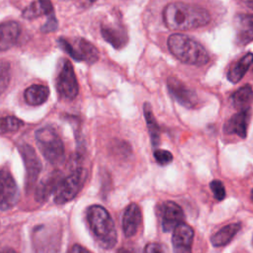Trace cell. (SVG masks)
I'll list each match as a JSON object with an SVG mask.
<instances>
[{
    "instance_id": "1",
    "label": "cell",
    "mask_w": 253,
    "mask_h": 253,
    "mask_svg": "<svg viewBox=\"0 0 253 253\" xmlns=\"http://www.w3.org/2000/svg\"><path fill=\"white\" fill-rule=\"evenodd\" d=\"M163 20L170 30L187 31L208 25L211 21V16L210 13L201 6L183 2H173L164 8Z\"/></svg>"
},
{
    "instance_id": "2",
    "label": "cell",
    "mask_w": 253,
    "mask_h": 253,
    "mask_svg": "<svg viewBox=\"0 0 253 253\" xmlns=\"http://www.w3.org/2000/svg\"><path fill=\"white\" fill-rule=\"evenodd\" d=\"M167 45L170 52L183 63L200 66L210 60L206 48L189 36L173 34L168 38Z\"/></svg>"
},
{
    "instance_id": "3",
    "label": "cell",
    "mask_w": 253,
    "mask_h": 253,
    "mask_svg": "<svg viewBox=\"0 0 253 253\" xmlns=\"http://www.w3.org/2000/svg\"><path fill=\"white\" fill-rule=\"evenodd\" d=\"M87 221L91 231L105 249L113 248L117 243V230L114 220L109 211L101 206H91L87 211Z\"/></svg>"
},
{
    "instance_id": "4",
    "label": "cell",
    "mask_w": 253,
    "mask_h": 253,
    "mask_svg": "<svg viewBox=\"0 0 253 253\" xmlns=\"http://www.w3.org/2000/svg\"><path fill=\"white\" fill-rule=\"evenodd\" d=\"M37 145L43 157L51 164L62 163L65 157L64 144L56 130L51 126H43L35 133Z\"/></svg>"
},
{
    "instance_id": "5",
    "label": "cell",
    "mask_w": 253,
    "mask_h": 253,
    "mask_svg": "<svg viewBox=\"0 0 253 253\" xmlns=\"http://www.w3.org/2000/svg\"><path fill=\"white\" fill-rule=\"evenodd\" d=\"M86 177V170L79 167L67 177L61 178L54 191V202L57 205H62L73 200L82 189Z\"/></svg>"
},
{
    "instance_id": "6",
    "label": "cell",
    "mask_w": 253,
    "mask_h": 253,
    "mask_svg": "<svg viewBox=\"0 0 253 253\" xmlns=\"http://www.w3.org/2000/svg\"><path fill=\"white\" fill-rule=\"evenodd\" d=\"M58 45L70 57L76 61H86L89 64L96 62L99 59V51L94 44L85 39L79 38L74 42H68L66 39L59 38L57 40Z\"/></svg>"
},
{
    "instance_id": "7",
    "label": "cell",
    "mask_w": 253,
    "mask_h": 253,
    "mask_svg": "<svg viewBox=\"0 0 253 253\" xmlns=\"http://www.w3.org/2000/svg\"><path fill=\"white\" fill-rule=\"evenodd\" d=\"M56 90L60 99L71 101L76 98L79 91L77 78L72 63L68 59L61 62L56 76Z\"/></svg>"
},
{
    "instance_id": "8",
    "label": "cell",
    "mask_w": 253,
    "mask_h": 253,
    "mask_svg": "<svg viewBox=\"0 0 253 253\" xmlns=\"http://www.w3.org/2000/svg\"><path fill=\"white\" fill-rule=\"evenodd\" d=\"M167 88L173 99L180 105L189 109H194L199 106L200 99L197 93L178 78L174 76L168 77Z\"/></svg>"
},
{
    "instance_id": "9",
    "label": "cell",
    "mask_w": 253,
    "mask_h": 253,
    "mask_svg": "<svg viewBox=\"0 0 253 253\" xmlns=\"http://www.w3.org/2000/svg\"><path fill=\"white\" fill-rule=\"evenodd\" d=\"M101 35L116 49L123 48L128 41L126 29L119 20L103 21L101 24Z\"/></svg>"
},
{
    "instance_id": "10",
    "label": "cell",
    "mask_w": 253,
    "mask_h": 253,
    "mask_svg": "<svg viewBox=\"0 0 253 253\" xmlns=\"http://www.w3.org/2000/svg\"><path fill=\"white\" fill-rule=\"evenodd\" d=\"M159 217L163 231L169 232L174 230L178 225L184 223L185 215L179 205L172 201L163 202L159 206Z\"/></svg>"
},
{
    "instance_id": "11",
    "label": "cell",
    "mask_w": 253,
    "mask_h": 253,
    "mask_svg": "<svg viewBox=\"0 0 253 253\" xmlns=\"http://www.w3.org/2000/svg\"><path fill=\"white\" fill-rule=\"evenodd\" d=\"M26 168V189L31 190L42 170V163L35 149L29 144H22L19 147Z\"/></svg>"
},
{
    "instance_id": "12",
    "label": "cell",
    "mask_w": 253,
    "mask_h": 253,
    "mask_svg": "<svg viewBox=\"0 0 253 253\" xmlns=\"http://www.w3.org/2000/svg\"><path fill=\"white\" fill-rule=\"evenodd\" d=\"M19 200L18 186L6 170H0V210H9Z\"/></svg>"
},
{
    "instance_id": "13",
    "label": "cell",
    "mask_w": 253,
    "mask_h": 253,
    "mask_svg": "<svg viewBox=\"0 0 253 253\" xmlns=\"http://www.w3.org/2000/svg\"><path fill=\"white\" fill-rule=\"evenodd\" d=\"M194 240L193 228L186 224L181 223L173 230L172 245L174 253H192V245Z\"/></svg>"
},
{
    "instance_id": "14",
    "label": "cell",
    "mask_w": 253,
    "mask_h": 253,
    "mask_svg": "<svg viewBox=\"0 0 253 253\" xmlns=\"http://www.w3.org/2000/svg\"><path fill=\"white\" fill-rule=\"evenodd\" d=\"M235 42L245 45L253 40V14H238L234 21Z\"/></svg>"
},
{
    "instance_id": "15",
    "label": "cell",
    "mask_w": 253,
    "mask_h": 253,
    "mask_svg": "<svg viewBox=\"0 0 253 253\" xmlns=\"http://www.w3.org/2000/svg\"><path fill=\"white\" fill-rule=\"evenodd\" d=\"M251 117V110L247 109L233 115L224 125V131L229 134H237L241 138L247 135V127Z\"/></svg>"
},
{
    "instance_id": "16",
    "label": "cell",
    "mask_w": 253,
    "mask_h": 253,
    "mask_svg": "<svg viewBox=\"0 0 253 253\" xmlns=\"http://www.w3.org/2000/svg\"><path fill=\"white\" fill-rule=\"evenodd\" d=\"M141 223V211L139 207L131 203L125 210L123 216V229L126 237L133 236Z\"/></svg>"
},
{
    "instance_id": "17",
    "label": "cell",
    "mask_w": 253,
    "mask_h": 253,
    "mask_svg": "<svg viewBox=\"0 0 253 253\" xmlns=\"http://www.w3.org/2000/svg\"><path fill=\"white\" fill-rule=\"evenodd\" d=\"M20 31V25L15 21L0 24V51H5L16 44Z\"/></svg>"
},
{
    "instance_id": "18",
    "label": "cell",
    "mask_w": 253,
    "mask_h": 253,
    "mask_svg": "<svg viewBox=\"0 0 253 253\" xmlns=\"http://www.w3.org/2000/svg\"><path fill=\"white\" fill-rule=\"evenodd\" d=\"M42 15H46V20L56 18L50 0H36L27 6L22 13V16L28 20H33Z\"/></svg>"
},
{
    "instance_id": "19",
    "label": "cell",
    "mask_w": 253,
    "mask_h": 253,
    "mask_svg": "<svg viewBox=\"0 0 253 253\" xmlns=\"http://www.w3.org/2000/svg\"><path fill=\"white\" fill-rule=\"evenodd\" d=\"M49 96V89L45 85L34 84L25 90L24 97L27 104L31 106H40L46 102Z\"/></svg>"
},
{
    "instance_id": "20",
    "label": "cell",
    "mask_w": 253,
    "mask_h": 253,
    "mask_svg": "<svg viewBox=\"0 0 253 253\" xmlns=\"http://www.w3.org/2000/svg\"><path fill=\"white\" fill-rule=\"evenodd\" d=\"M253 62V53L248 52L235 62L227 72V79L231 83L239 82Z\"/></svg>"
},
{
    "instance_id": "21",
    "label": "cell",
    "mask_w": 253,
    "mask_h": 253,
    "mask_svg": "<svg viewBox=\"0 0 253 253\" xmlns=\"http://www.w3.org/2000/svg\"><path fill=\"white\" fill-rule=\"evenodd\" d=\"M240 223H230L221 227L211 237V244L215 247L226 245L232 240V238L240 230Z\"/></svg>"
},
{
    "instance_id": "22",
    "label": "cell",
    "mask_w": 253,
    "mask_h": 253,
    "mask_svg": "<svg viewBox=\"0 0 253 253\" xmlns=\"http://www.w3.org/2000/svg\"><path fill=\"white\" fill-rule=\"evenodd\" d=\"M232 106L239 112L250 109V104L253 100V90L250 85H244L240 87L235 93L232 94L231 98Z\"/></svg>"
},
{
    "instance_id": "23",
    "label": "cell",
    "mask_w": 253,
    "mask_h": 253,
    "mask_svg": "<svg viewBox=\"0 0 253 253\" xmlns=\"http://www.w3.org/2000/svg\"><path fill=\"white\" fill-rule=\"evenodd\" d=\"M143 115H144V119L148 128V132L150 135L152 146L156 147L160 143V128L153 115L151 106L147 102L143 104Z\"/></svg>"
},
{
    "instance_id": "24",
    "label": "cell",
    "mask_w": 253,
    "mask_h": 253,
    "mask_svg": "<svg viewBox=\"0 0 253 253\" xmlns=\"http://www.w3.org/2000/svg\"><path fill=\"white\" fill-rule=\"evenodd\" d=\"M61 180L60 173L53 172L45 180H42V183L38 186L36 191L37 200L42 202L48 198L52 191H55L59 181Z\"/></svg>"
},
{
    "instance_id": "25",
    "label": "cell",
    "mask_w": 253,
    "mask_h": 253,
    "mask_svg": "<svg viewBox=\"0 0 253 253\" xmlns=\"http://www.w3.org/2000/svg\"><path fill=\"white\" fill-rule=\"evenodd\" d=\"M23 121L14 116L0 118V133L17 131L20 127L23 126Z\"/></svg>"
},
{
    "instance_id": "26",
    "label": "cell",
    "mask_w": 253,
    "mask_h": 253,
    "mask_svg": "<svg viewBox=\"0 0 253 253\" xmlns=\"http://www.w3.org/2000/svg\"><path fill=\"white\" fill-rule=\"evenodd\" d=\"M11 80L10 62L4 59L0 60V95L7 89Z\"/></svg>"
},
{
    "instance_id": "27",
    "label": "cell",
    "mask_w": 253,
    "mask_h": 253,
    "mask_svg": "<svg viewBox=\"0 0 253 253\" xmlns=\"http://www.w3.org/2000/svg\"><path fill=\"white\" fill-rule=\"evenodd\" d=\"M154 158L156 162L162 166L167 165L172 162L173 160V155L170 151L165 150V149H156L153 153Z\"/></svg>"
},
{
    "instance_id": "28",
    "label": "cell",
    "mask_w": 253,
    "mask_h": 253,
    "mask_svg": "<svg viewBox=\"0 0 253 253\" xmlns=\"http://www.w3.org/2000/svg\"><path fill=\"white\" fill-rule=\"evenodd\" d=\"M210 187H211V190L216 200L222 201L225 198V188L221 181L213 180L211 182Z\"/></svg>"
},
{
    "instance_id": "29",
    "label": "cell",
    "mask_w": 253,
    "mask_h": 253,
    "mask_svg": "<svg viewBox=\"0 0 253 253\" xmlns=\"http://www.w3.org/2000/svg\"><path fill=\"white\" fill-rule=\"evenodd\" d=\"M143 253H166V250L161 244L151 242L144 247Z\"/></svg>"
},
{
    "instance_id": "30",
    "label": "cell",
    "mask_w": 253,
    "mask_h": 253,
    "mask_svg": "<svg viewBox=\"0 0 253 253\" xmlns=\"http://www.w3.org/2000/svg\"><path fill=\"white\" fill-rule=\"evenodd\" d=\"M69 253H92V252H90L88 249H86L85 247H83L79 244H74L71 247Z\"/></svg>"
},
{
    "instance_id": "31",
    "label": "cell",
    "mask_w": 253,
    "mask_h": 253,
    "mask_svg": "<svg viewBox=\"0 0 253 253\" xmlns=\"http://www.w3.org/2000/svg\"><path fill=\"white\" fill-rule=\"evenodd\" d=\"M117 253H135L133 250L128 249V248H121L118 250Z\"/></svg>"
},
{
    "instance_id": "32",
    "label": "cell",
    "mask_w": 253,
    "mask_h": 253,
    "mask_svg": "<svg viewBox=\"0 0 253 253\" xmlns=\"http://www.w3.org/2000/svg\"><path fill=\"white\" fill-rule=\"evenodd\" d=\"M0 253H17V252L12 248H3L0 250Z\"/></svg>"
},
{
    "instance_id": "33",
    "label": "cell",
    "mask_w": 253,
    "mask_h": 253,
    "mask_svg": "<svg viewBox=\"0 0 253 253\" xmlns=\"http://www.w3.org/2000/svg\"><path fill=\"white\" fill-rule=\"evenodd\" d=\"M243 2L248 8L253 10V0H243Z\"/></svg>"
},
{
    "instance_id": "34",
    "label": "cell",
    "mask_w": 253,
    "mask_h": 253,
    "mask_svg": "<svg viewBox=\"0 0 253 253\" xmlns=\"http://www.w3.org/2000/svg\"><path fill=\"white\" fill-rule=\"evenodd\" d=\"M251 199H252V201H253V189L251 190Z\"/></svg>"
},
{
    "instance_id": "35",
    "label": "cell",
    "mask_w": 253,
    "mask_h": 253,
    "mask_svg": "<svg viewBox=\"0 0 253 253\" xmlns=\"http://www.w3.org/2000/svg\"><path fill=\"white\" fill-rule=\"evenodd\" d=\"M88 1H89V2H91V3H93V2H96L97 0H88Z\"/></svg>"
},
{
    "instance_id": "36",
    "label": "cell",
    "mask_w": 253,
    "mask_h": 253,
    "mask_svg": "<svg viewBox=\"0 0 253 253\" xmlns=\"http://www.w3.org/2000/svg\"><path fill=\"white\" fill-rule=\"evenodd\" d=\"M60 1H67V0H60Z\"/></svg>"
}]
</instances>
